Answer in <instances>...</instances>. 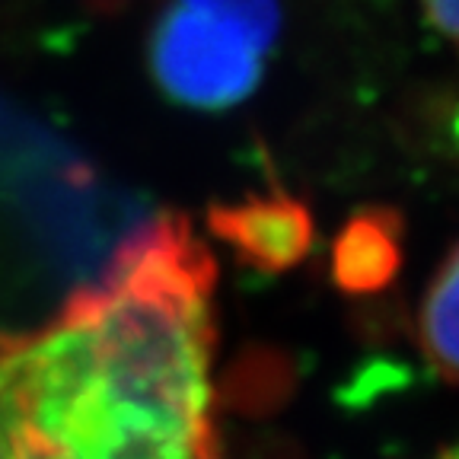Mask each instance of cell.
I'll return each instance as SVG.
<instances>
[{
  "label": "cell",
  "instance_id": "obj_1",
  "mask_svg": "<svg viewBox=\"0 0 459 459\" xmlns=\"http://www.w3.org/2000/svg\"><path fill=\"white\" fill-rule=\"evenodd\" d=\"M217 265L157 214L48 323L0 335V459H221Z\"/></svg>",
  "mask_w": 459,
  "mask_h": 459
},
{
  "label": "cell",
  "instance_id": "obj_2",
  "mask_svg": "<svg viewBox=\"0 0 459 459\" xmlns=\"http://www.w3.org/2000/svg\"><path fill=\"white\" fill-rule=\"evenodd\" d=\"M147 57L160 90L172 102L201 112L246 102L265 71V51L255 42L179 0L153 22Z\"/></svg>",
  "mask_w": 459,
  "mask_h": 459
},
{
  "label": "cell",
  "instance_id": "obj_3",
  "mask_svg": "<svg viewBox=\"0 0 459 459\" xmlns=\"http://www.w3.org/2000/svg\"><path fill=\"white\" fill-rule=\"evenodd\" d=\"M208 223L243 265L265 274L294 268L313 246L309 208L281 188L217 204L211 208Z\"/></svg>",
  "mask_w": 459,
  "mask_h": 459
},
{
  "label": "cell",
  "instance_id": "obj_4",
  "mask_svg": "<svg viewBox=\"0 0 459 459\" xmlns=\"http://www.w3.org/2000/svg\"><path fill=\"white\" fill-rule=\"evenodd\" d=\"M402 262V223L389 211H360L335 239L332 272L338 287L373 294L393 281Z\"/></svg>",
  "mask_w": 459,
  "mask_h": 459
},
{
  "label": "cell",
  "instance_id": "obj_5",
  "mask_svg": "<svg viewBox=\"0 0 459 459\" xmlns=\"http://www.w3.org/2000/svg\"><path fill=\"white\" fill-rule=\"evenodd\" d=\"M418 338L434 373L459 386V243L444 258L424 294Z\"/></svg>",
  "mask_w": 459,
  "mask_h": 459
},
{
  "label": "cell",
  "instance_id": "obj_6",
  "mask_svg": "<svg viewBox=\"0 0 459 459\" xmlns=\"http://www.w3.org/2000/svg\"><path fill=\"white\" fill-rule=\"evenodd\" d=\"M179 4L211 16V20H221L227 26H233L249 42H255L265 55L278 42V32H281L278 0H179Z\"/></svg>",
  "mask_w": 459,
  "mask_h": 459
},
{
  "label": "cell",
  "instance_id": "obj_7",
  "mask_svg": "<svg viewBox=\"0 0 459 459\" xmlns=\"http://www.w3.org/2000/svg\"><path fill=\"white\" fill-rule=\"evenodd\" d=\"M421 13L446 42L459 48V0H418Z\"/></svg>",
  "mask_w": 459,
  "mask_h": 459
},
{
  "label": "cell",
  "instance_id": "obj_8",
  "mask_svg": "<svg viewBox=\"0 0 459 459\" xmlns=\"http://www.w3.org/2000/svg\"><path fill=\"white\" fill-rule=\"evenodd\" d=\"M434 459H459V444H453L450 450H444L440 456H434Z\"/></svg>",
  "mask_w": 459,
  "mask_h": 459
}]
</instances>
